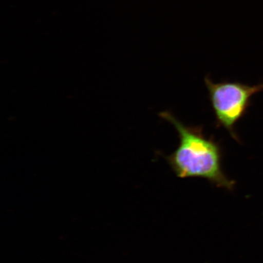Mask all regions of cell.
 <instances>
[{"mask_svg":"<svg viewBox=\"0 0 263 263\" xmlns=\"http://www.w3.org/2000/svg\"><path fill=\"white\" fill-rule=\"evenodd\" d=\"M209 98L215 117V126L223 127L233 139L241 143L236 124L252 106L254 95L263 91V83L249 85L239 82H214L209 76L204 79Z\"/></svg>","mask_w":263,"mask_h":263,"instance_id":"7a4b0ae2","label":"cell"},{"mask_svg":"<svg viewBox=\"0 0 263 263\" xmlns=\"http://www.w3.org/2000/svg\"><path fill=\"white\" fill-rule=\"evenodd\" d=\"M173 125L178 134L176 149L166 157L171 168L180 179L201 178L219 189L232 190L234 182L222 167L223 148L213 136L209 137L202 126H186L168 111L159 114Z\"/></svg>","mask_w":263,"mask_h":263,"instance_id":"6da1fadb","label":"cell"}]
</instances>
